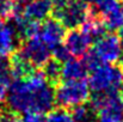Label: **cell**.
<instances>
[{
  "label": "cell",
  "mask_w": 123,
  "mask_h": 122,
  "mask_svg": "<svg viewBox=\"0 0 123 122\" xmlns=\"http://www.w3.org/2000/svg\"><path fill=\"white\" fill-rule=\"evenodd\" d=\"M79 1H81V2H85V4H87V2H91V0H79Z\"/></svg>",
  "instance_id": "f1b7e54d"
},
{
  "label": "cell",
  "mask_w": 123,
  "mask_h": 122,
  "mask_svg": "<svg viewBox=\"0 0 123 122\" xmlns=\"http://www.w3.org/2000/svg\"><path fill=\"white\" fill-rule=\"evenodd\" d=\"M12 83L11 64L7 56H0V102L6 98L7 90Z\"/></svg>",
  "instance_id": "9a60e30c"
},
{
  "label": "cell",
  "mask_w": 123,
  "mask_h": 122,
  "mask_svg": "<svg viewBox=\"0 0 123 122\" xmlns=\"http://www.w3.org/2000/svg\"><path fill=\"white\" fill-rule=\"evenodd\" d=\"M22 122H45V119L40 113H26L23 114Z\"/></svg>",
  "instance_id": "cb8c5ba5"
},
{
  "label": "cell",
  "mask_w": 123,
  "mask_h": 122,
  "mask_svg": "<svg viewBox=\"0 0 123 122\" xmlns=\"http://www.w3.org/2000/svg\"><path fill=\"white\" fill-rule=\"evenodd\" d=\"M65 47L68 49L72 56H82L91 47L92 42L84 31L77 30V29H71L67 34H65Z\"/></svg>",
  "instance_id": "9c48e42d"
},
{
  "label": "cell",
  "mask_w": 123,
  "mask_h": 122,
  "mask_svg": "<svg viewBox=\"0 0 123 122\" xmlns=\"http://www.w3.org/2000/svg\"><path fill=\"white\" fill-rule=\"evenodd\" d=\"M61 62H59L55 59H49L44 65H43V74L45 79L49 83L57 84L61 78Z\"/></svg>",
  "instance_id": "e0dca14e"
},
{
  "label": "cell",
  "mask_w": 123,
  "mask_h": 122,
  "mask_svg": "<svg viewBox=\"0 0 123 122\" xmlns=\"http://www.w3.org/2000/svg\"><path fill=\"white\" fill-rule=\"evenodd\" d=\"M80 28H81L80 30L84 31L92 41H97L98 39H100L105 34V30H106L103 20L91 13L86 18V20L80 25Z\"/></svg>",
  "instance_id": "5bb4252c"
},
{
  "label": "cell",
  "mask_w": 123,
  "mask_h": 122,
  "mask_svg": "<svg viewBox=\"0 0 123 122\" xmlns=\"http://www.w3.org/2000/svg\"><path fill=\"white\" fill-rule=\"evenodd\" d=\"M103 23L106 30H117L123 26V10L121 7L115 8L114 11L103 16Z\"/></svg>",
  "instance_id": "ac0fdd59"
},
{
  "label": "cell",
  "mask_w": 123,
  "mask_h": 122,
  "mask_svg": "<svg viewBox=\"0 0 123 122\" xmlns=\"http://www.w3.org/2000/svg\"><path fill=\"white\" fill-rule=\"evenodd\" d=\"M0 122H22V120L17 116L16 113L7 111V113H2L0 115Z\"/></svg>",
  "instance_id": "d4e9b609"
},
{
  "label": "cell",
  "mask_w": 123,
  "mask_h": 122,
  "mask_svg": "<svg viewBox=\"0 0 123 122\" xmlns=\"http://www.w3.org/2000/svg\"><path fill=\"white\" fill-rule=\"evenodd\" d=\"M93 50L99 56L102 62L115 64L122 58V49L120 45L118 36L114 34H104L96 41Z\"/></svg>",
  "instance_id": "8992f818"
},
{
  "label": "cell",
  "mask_w": 123,
  "mask_h": 122,
  "mask_svg": "<svg viewBox=\"0 0 123 122\" xmlns=\"http://www.w3.org/2000/svg\"><path fill=\"white\" fill-rule=\"evenodd\" d=\"M6 102L11 111L16 114L49 113L55 104V95L47 84L43 72L34 71L25 78H18L11 83Z\"/></svg>",
  "instance_id": "6da1fadb"
},
{
  "label": "cell",
  "mask_w": 123,
  "mask_h": 122,
  "mask_svg": "<svg viewBox=\"0 0 123 122\" xmlns=\"http://www.w3.org/2000/svg\"><path fill=\"white\" fill-rule=\"evenodd\" d=\"M13 1H16V2H18V4H26V2H29V1H31V0H13Z\"/></svg>",
  "instance_id": "83f0119b"
},
{
  "label": "cell",
  "mask_w": 123,
  "mask_h": 122,
  "mask_svg": "<svg viewBox=\"0 0 123 122\" xmlns=\"http://www.w3.org/2000/svg\"><path fill=\"white\" fill-rule=\"evenodd\" d=\"M118 41H120V45H121V49L123 51V26L120 29V34H118Z\"/></svg>",
  "instance_id": "4316f807"
},
{
  "label": "cell",
  "mask_w": 123,
  "mask_h": 122,
  "mask_svg": "<svg viewBox=\"0 0 123 122\" xmlns=\"http://www.w3.org/2000/svg\"><path fill=\"white\" fill-rule=\"evenodd\" d=\"M92 7H90V13L93 16H105L106 13L120 7L117 0H91Z\"/></svg>",
  "instance_id": "2e32d148"
},
{
  "label": "cell",
  "mask_w": 123,
  "mask_h": 122,
  "mask_svg": "<svg viewBox=\"0 0 123 122\" xmlns=\"http://www.w3.org/2000/svg\"><path fill=\"white\" fill-rule=\"evenodd\" d=\"M19 50L34 67L43 66L51 56V49L45 45L38 37H31L25 40Z\"/></svg>",
  "instance_id": "52a82bcc"
},
{
  "label": "cell",
  "mask_w": 123,
  "mask_h": 122,
  "mask_svg": "<svg viewBox=\"0 0 123 122\" xmlns=\"http://www.w3.org/2000/svg\"><path fill=\"white\" fill-rule=\"evenodd\" d=\"M120 122H123V119H122V120H121V121H120Z\"/></svg>",
  "instance_id": "4dcf8cb0"
},
{
  "label": "cell",
  "mask_w": 123,
  "mask_h": 122,
  "mask_svg": "<svg viewBox=\"0 0 123 122\" xmlns=\"http://www.w3.org/2000/svg\"><path fill=\"white\" fill-rule=\"evenodd\" d=\"M18 42L19 39L13 26L0 18V56L11 55L17 49Z\"/></svg>",
  "instance_id": "8fae6325"
},
{
  "label": "cell",
  "mask_w": 123,
  "mask_h": 122,
  "mask_svg": "<svg viewBox=\"0 0 123 122\" xmlns=\"http://www.w3.org/2000/svg\"><path fill=\"white\" fill-rule=\"evenodd\" d=\"M14 7L16 5L13 0H0V18H10L14 11Z\"/></svg>",
  "instance_id": "603a6c76"
},
{
  "label": "cell",
  "mask_w": 123,
  "mask_h": 122,
  "mask_svg": "<svg viewBox=\"0 0 123 122\" xmlns=\"http://www.w3.org/2000/svg\"><path fill=\"white\" fill-rule=\"evenodd\" d=\"M91 122H93V121H91Z\"/></svg>",
  "instance_id": "d6a6232c"
},
{
  "label": "cell",
  "mask_w": 123,
  "mask_h": 122,
  "mask_svg": "<svg viewBox=\"0 0 123 122\" xmlns=\"http://www.w3.org/2000/svg\"><path fill=\"white\" fill-rule=\"evenodd\" d=\"M50 4H51V8H53V12H56V11H60L62 10L67 4H69L72 0H49Z\"/></svg>",
  "instance_id": "484cf974"
},
{
  "label": "cell",
  "mask_w": 123,
  "mask_h": 122,
  "mask_svg": "<svg viewBox=\"0 0 123 122\" xmlns=\"http://www.w3.org/2000/svg\"><path fill=\"white\" fill-rule=\"evenodd\" d=\"M93 109L90 104L80 103L75 107H73L72 110V117L75 122H91L93 117Z\"/></svg>",
  "instance_id": "d6986e66"
},
{
  "label": "cell",
  "mask_w": 123,
  "mask_h": 122,
  "mask_svg": "<svg viewBox=\"0 0 123 122\" xmlns=\"http://www.w3.org/2000/svg\"><path fill=\"white\" fill-rule=\"evenodd\" d=\"M55 103L61 108H73L80 103H85L90 97L88 83L80 80H65L57 85L55 91Z\"/></svg>",
  "instance_id": "277c9868"
},
{
  "label": "cell",
  "mask_w": 123,
  "mask_h": 122,
  "mask_svg": "<svg viewBox=\"0 0 123 122\" xmlns=\"http://www.w3.org/2000/svg\"><path fill=\"white\" fill-rule=\"evenodd\" d=\"M65 34V26L62 25V23L55 17H49L45 18L42 24H40L37 37L45 45L53 49L55 45L60 44L63 41Z\"/></svg>",
  "instance_id": "ba28073f"
},
{
  "label": "cell",
  "mask_w": 123,
  "mask_h": 122,
  "mask_svg": "<svg viewBox=\"0 0 123 122\" xmlns=\"http://www.w3.org/2000/svg\"><path fill=\"white\" fill-rule=\"evenodd\" d=\"M45 122H75L72 117V114L65 110L63 108L56 109V110H50L48 117L45 119Z\"/></svg>",
  "instance_id": "ffe728a7"
},
{
  "label": "cell",
  "mask_w": 123,
  "mask_h": 122,
  "mask_svg": "<svg viewBox=\"0 0 123 122\" xmlns=\"http://www.w3.org/2000/svg\"><path fill=\"white\" fill-rule=\"evenodd\" d=\"M122 65H100L92 70L88 78V86L94 92L118 91L122 85Z\"/></svg>",
  "instance_id": "3957f363"
},
{
  "label": "cell",
  "mask_w": 123,
  "mask_h": 122,
  "mask_svg": "<svg viewBox=\"0 0 123 122\" xmlns=\"http://www.w3.org/2000/svg\"><path fill=\"white\" fill-rule=\"evenodd\" d=\"M122 4H123V0H122Z\"/></svg>",
  "instance_id": "1f68e13d"
},
{
  "label": "cell",
  "mask_w": 123,
  "mask_h": 122,
  "mask_svg": "<svg viewBox=\"0 0 123 122\" xmlns=\"http://www.w3.org/2000/svg\"><path fill=\"white\" fill-rule=\"evenodd\" d=\"M86 72H87V68L85 67L84 62L75 59H68L61 66V78L63 80L84 79L86 76Z\"/></svg>",
  "instance_id": "4fadbf2b"
},
{
  "label": "cell",
  "mask_w": 123,
  "mask_h": 122,
  "mask_svg": "<svg viewBox=\"0 0 123 122\" xmlns=\"http://www.w3.org/2000/svg\"><path fill=\"white\" fill-rule=\"evenodd\" d=\"M98 122H120L123 119V95L118 91L96 92L90 103Z\"/></svg>",
  "instance_id": "7a4b0ae2"
},
{
  "label": "cell",
  "mask_w": 123,
  "mask_h": 122,
  "mask_svg": "<svg viewBox=\"0 0 123 122\" xmlns=\"http://www.w3.org/2000/svg\"><path fill=\"white\" fill-rule=\"evenodd\" d=\"M121 87L123 89V78H122V85H121Z\"/></svg>",
  "instance_id": "f546056e"
},
{
  "label": "cell",
  "mask_w": 123,
  "mask_h": 122,
  "mask_svg": "<svg viewBox=\"0 0 123 122\" xmlns=\"http://www.w3.org/2000/svg\"><path fill=\"white\" fill-rule=\"evenodd\" d=\"M10 64H11V72L12 77L14 79L18 78H25L29 74H31L35 71V67L26 60V58L22 54L19 49H16L10 58Z\"/></svg>",
  "instance_id": "7c38bea8"
},
{
  "label": "cell",
  "mask_w": 123,
  "mask_h": 122,
  "mask_svg": "<svg viewBox=\"0 0 123 122\" xmlns=\"http://www.w3.org/2000/svg\"><path fill=\"white\" fill-rule=\"evenodd\" d=\"M82 56H84L82 62H84L85 67H86L87 70H90V71L97 68L98 66H100V65L103 64L102 60L99 59V56L96 54V51H94L93 49H88Z\"/></svg>",
  "instance_id": "44dd1931"
},
{
  "label": "cell",
  "mask_w": 123,
  "mask_h": 122,
  "mask_svg": "<svg viewBox=\"0 0 123 122\" xmlns=\"http://www.w3.org/2000/svg\"><path fill=\"white\" fill-rule=\"evenodd\" d=\"M53 56H54V59L55 60H57L59 62H65V61H67L68 59H71V53L68 51V49L65 47V45H62V44H57V45H55L53 49Z\"/></svg>",
  "instance_id": "7402d4cb"
},
{
  "label": "cell",
  "mask_w": 123,
  "mask_h": 122,
  "mask_svg": "<svg viewBox=\"0 0 123 122\" xmlns=\"http://www.w3.org/2000/svg\"><path fill=\"white\" fill-rule=\"evenodd\" d=\"M51 10L53 8L49 0H31L26 2L25 7L22 11V14L29 22L41 23L49 17Z\"/></svg>",
  "instance_id": "30bf717a"
},
{
  "label": "cell",
  "mask_w": 123,
  "mask_h": 122,
  "mask_svg": "<svg viewBox=\"0 0 123 122\" xmlns=\"http://www.w3.org/2000/svg\"><path fill=\"white\" fill-rule=\"evenodd\" d=\"M54 17L59 19L67 29H75L80 26L90 16V7L87 4L79 0H72L62 10L53 12Z\"/></svg>",
  "instance_id": "5b68a950"
}]
</instances>
